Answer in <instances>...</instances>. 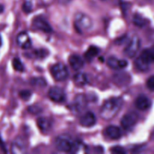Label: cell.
Segmentation results:
<instances>
[{
	"instance_id": "6da1fadb",
	"label": "cell",
	"mask_w": 154,
	"mask_h": 154,
	"mask_svg": "<svg viewBox=\"0 0 154 154\" xmlns=\"http://www.w3.org/2000/svg\"><path fill=\"white\" fill-rule=\"evenodd\" d=\"M123 105V99L122 98H112L107 100L102 105L100 111V116L105 120L114 118L120 111Z\"/></svg>"
},
{
	"instance_id": "7a4b0ae2",
	"label": "cell",
	"mask_w": 154,
	"mask_h": 154,
	"mask_svg": "<svg viewBox=\"0 0 154 154\" xmlns=\"http://www.w3.org/2000/svg\"><path fill=\"white\" fill-rule=\"evenodd\" d=\"M154 63V48H147L141 52L135 60V66L140 71H147L150 66Z\"/></svg>"
},
{
	"instance_id": "3957f363",
	"label": "cell",
	"mask_w": 154,
	"mask_h": 154,
	"mask_svg": "<svg viewBox=\"0 0 154 154\" xmlns=\"http://www.w3.org/2000/svg\"><path fill=\"white\" fill-rule=\"evenodd\" d=\"M55 146L57 150L62 152H77L79 144L77 141L66 135H59L55 140Z\"/></svg>"
},
{
	"instance_id": "277c9868",
	"label": "cell",
	"mask_w": 154,
	"mask_h": 154,
	"mask_svg": "<svg viewBox=\"0 0 154 154\" xmlns=\"http://www.w3.org/2000/svg\"><path fill=\"white\" fill-rule=\"evenodd\" d=\"M75 26L78 32L82 33L88 31L92 28L93 20L88 15L83 13H78L75 18Z\"/></svg>"
},
{
	"instance_id": "5b68a950",
	"label": "cell",
	"mask_w": 154,
	"mask_h": 154,
	"mask_svg": "<svg viewBox=\"0 0 154 154\" xmlns=\"http://www.w3.org/2000/svg\"><path fill=\"white\" fill-rule=\"evenodd\" d=\"M53 78L57 81H63L67 79L69 76V71L67 67L62 63H57L51 69Z\"/></svg>"
},
{
	"instance_id": "8992f818",
	"label": "cell",
	"mask_w": 154,
	"mask_h": 154,
	"mask_svg": "<svg viewBox=\"0 0 154 154\" xmlns=\"http://www.w3.org/2000/svg\"><path fill=\"white\" fill-rule=\"evenodd\" d=\"M140 46H141V42H140L139 38L136 36L133 38L132 40L129 42L126 48L124 50V54L127 56L128 57L133 58L136 56L138 50H139Z\"/></svg>"
},
{
	"instance_id": "52a82bcc",
	"label": "cell",
	"mask_w": 154,
	"mask_h": 154,
	"mask_svg": "<svg viewBox=\"0 0 154 154\" xmlns=\"http://www.w3.org/2000/svg\"><path fill=\"white\" fill-rule=\"evenodd\" d=\"M48 96L52 101L55 102H64L66 98V94L64 90L58 87H53L48 91Z\"/></svg>"
},
{
	"instance_id": "ba28073f",
	"label": "cell",
	"mask_w": 154,
	"mask_h": 154,
	"mask_svg": "<svg viewBox=\"0 0 154 154\" xmlns=\"http://www.w3.org/2000/svg\"><path fill=\"white\" fill-rule=\"evenodd\" d=\"M33 25L36 29L45 33H50L53 31L49 23L42 16H38L35 18L33 20Z\"/></svg>"
},
{
	"instance_id": "9c48e42d",
	"label": "cell",
	"mask_w": 154,
	"mask_h": 154,
	"mask_svg": "<svg viewBox=\"0 0 154 154\" xmlns=\"http://www.w3.org/2000/svg\"><path fill=\"white\" fill-rule=\"evenodd\" d=\"M138 116L135 113H128L122 117L121 125L125 129H131L136 124Z\"/></svg>"
},
{
	"instance_id": "30bf717a",
	"label": "cell",
	"mask_w": 154,
	"mask_h": 154,
	"mask_svg": "<svg viewBox=\"0 0 154 154\" xmlns=\"http://www.w3.org/2000/svg\"><path fill=\"white\" fill-rule=\"evenodd\" d=\"M17 44L22 49H29L32 46V41L26 32H21L17 35L16 38Z\"/></svg>"
},
{
	"instance_id": "8fae6325",
	"label": "cell",
	"mask_w": 154,
	"mask_h": 154,
	"mask_svg": "<svg viewBox=\"0 0 154 154\" xmlns=\"http://www.w3.org/2000/svg\"><path fill=\"white\" fill-rule=\"evenodd\" d=\"M108 66L111 69L120 70L127 67L128 62L125 60H118L115 57H110L108 59Z\"/></svg>"
},
{
	"instance_id": "7c38bea8",
	"label": "cell",
	"mask_w": 154,
	"mask_h": 154,
	"mask_svg": "<svg viewBox=\"0 0 154 154\" xmlns=\"http://www.w3.org/2000/svg\"><path fill=\"white\" fill-rule=\"evenodd\" d=\"M135 105L138 109L141 111H147L151 106V101L147 96L140 95L135 102Z\"/></svg>"
},
{
	"instance_id": "4fadbf2b",
	"label": "cell",
	"mask_w": 154,
	"mask_h": 154,
	"mask_svg": "<svg viewBox=\"0 0 154 154\" xmlns=\"http://www.w3.org/2000/svg\"><path fill=\"white\" fill-rule=\"evenodd\" d=\"M80 123L84 127H92L96 123V117L93 112H87L81 117Z\"/></svg>"
},
{
	"instance_id": "5bb4252c",
	"label": "cell",
	"mask_w": 154,
	"mask_h": 154,
	"mask_svg": "<svg viewBox=\"0 0 154 154\" xmlns=\"http://www.w3.org/2000/svg\"><path fill=\"white\" fill-rule=\"evenodd\" d=\"M87 99L82 94H79L75 98L73 102V109L75 111L80 112L87 108Z\"/></svg>"
},
{
	"instance_id": "9a60e30c",
	"label": "cell",
	"mask_w": 154,
	"mask_h": 154,
	"mask_svg": "<svg viewBox=\"0 0 154 154\" xmlns=\"http://www.w3.org/2000/svg\"><path fill=\"white\" fill-rule=\"evenodd\" d=\"M69 64L75 71H79L84 67V62L82 57L78 54H73L69 57Z\"/></svg>"
},
{
	"instance_id": "2e32d148",
	"label": "cell",
	"mask_w": 154,
	"mask_h": 154,
	"mask_svg": "<svg viewBox=\"0 0 154 154\" xmlns=\"http://www.w3.org/2000/svg\"><path fill=\"white\" fill-rule=\"evenodd\" d=\"M26 145L23 139L20 137H17L11 144V152L14 153H24L25 152Z\"/></svg>"
},
{
	"instance_id": "e0dca14e",
	"label": "cell",
	"mask_w": 154,
	"mask_h": 154,
	"mask_svg": "<svg viewBox=\"0 0 154 154\" xmlns=\"http://www.w3.org/2000/svg\"><path fill=\"white\" fill-rule=\"evenodd\" d=\"M105 132H106L108 138L113 140H117L121 137L122 132L121 130L119 127L116 126H109L106 128L105 129Z\"/></svg>"
},
{
	"instance_id": "ac0fdd59",
	"label": "cell",
	"mask_w": 154,
	"mask_h": 154,
	"mask_svg": "<svg viewBox=\"0 0 154 154\" xmlns=\"http://www.w3.org/2000/svg\"><path fill=\"white\" fill-rule=\"evenodd\" d=\"M37 125L42 132H48L52 127V122L46 117H39L37 120Z\"/></svg>"
},
{
	"instance_id": "d6986e66",
	"label": "cell",
	"mask_w": 154,
	"mask_h": 154,
	"mask_svg": "<svg viewBox=\"0 0 154 154\" xmlns=\"http://www.w3.org/2000/svg\"><path fill=\"white\" fill-rule=\"evenodd\" d=\"M74 83L78 87H84L88 83V78L86 74L79 72V73L75 75L73 78Z\"/></svg>"
},
{
	"instance_id": "ffe728a7",
	"label": "cell",
	"mask_w": 154,
	"mask_h": 154,
	"mask_svg": "<svg viewBox=\"0 0 154 154\" xmlns=\"http://www.w3.org/2000/svg\"><path fill=\"white\" fill-rule=\"evenodd\" d=\"M99 51H100V50L97 47L90 46L87 49V51H86L85 54H84V57L88 61H91L93 59H94V57H96L99 54Z\"/></svg>"
},
{
	"instance_id": "44dd1931",
	"label": "cell",
	"mask_w": 154,
	"mask_h": 154,
	"mask_svg": "<svg viewBox=\"0 0 154 154\" xmlns=\"http://www.w3.org/2000/svg\"><path fill=\"white\" fill-rule=\"evenodd\" d=\"M132 22L135 26L138 27H144L148 23V21L146 18L143 17L141 15L138 14H135L132 17Z\"/></svg>"
},
{
	"instance_id": "7402d4cb",
	"label": "cell",
	"mask_w": 154,
	"mask_h": 154,
	"mask_svg": "<svg viewBox=\"0 0 154 154\" xmlns=\"http://www.w3.org/2000/svg\"><path fill=\"white\" fill-rule=\"evenodd\" d=\"M12 67L15 71L19 72H23L25 70V66H24L23 63L20 60V59L18 57H14L12 60Z\"/></svg>"
},
{
	"instance_id": "603a6c76",
	"label": "cell",
	"mask_w": 154,
	"mask_h": 154,
	"mask_svg": "<svg viewBox=\"0 0 154 154\" xmlns=\"http://www.w3.org/2000/svg\"><path fill=\"white\" fill-rule=\"evenodd\" d=\"M32 85L36 86V87H43L47 85V82L45 81V78H32L30 81Z\"/></svg>"
},
{
	"instance_id": "cb8c5ba5",
	"label": "cell",
	"mask_w": 154,
	"mask_h": 154,
	"mask_svg": "<svg viewBox=\"0 0 154 154\" xmlns=\"http://www.w3.org/2000/svg\"><path fill=\"white\" fill-rule=\"evenodd\" d=\"M19 96L24 101H28L29 99L31 98L32 96V93L31 91H29V90H23L20 91L19 93Z\"/></svg>"
},
{
	"instance_id": "d4e9b609",
	"label": "cell",
	"mask_w": 154,
	"mask_h": 154,
	"mask_svg": "<svg viewBox=\"0 0 154 154\" xmlns=\"http://www.w3.org/2000/svg\"><path fill=\"white\" fill-rule=\"evenodd\" d=\"M22 9H23V11L25 12V13H26V14L30 13V12L32 11V4L31 2L26 1L23 4Z\"/></svg>"
},
{
	"instance_id": "484cf974",
	"label": "cell",
	"mask_w": 154,
	"mask_h": 154,
	"mask_svg": "<svg viewBox=\"0 0 154 154\" xmlns=\"http://www.w3.org/2000/svg\"><path fill=\"white\" fill-rule=\"evenodd\" d=\"M111 153H117V154H124L126 153V150L123 147H120V146H115L113 147L111 150Z\"/></svg>"
},
{
	"instance_id": "4316f807",
	"label": "cell",
	"mask_w": 154,
	"mask_h": 154,
	"mask_svg": "<svg viewBox=\"0 0 154 154\" xmlns=\"http://www.w3.org/2000/svg\"><path fill=\"white\" fill-rule=\"evenodd\" d=\"M147 87L151 91H154V75H152L151 77L147 79Z\"/></svg>"
},
{
	"instance_id": "83f0119b",
	"label": "cell",
	"mask_w": 154,
	"mask_h": 154,
	"mask_svg": "<svg viewBox=\"0 0 154 154\" xmlns=\"http://www.w3.org/2000/svg\"><path fill=\"white\" fill-rule=\"evenodd\" d=\"M29 111L32 114H38L41 111V108H39V106H37V105H32V106L29 108Z\"/></svg>"
},
{
	"instance_id": "f1b7e54d",
	"label": "cell",
	"mask_w": 154,
	"mask_h": 154,
	"mask_svg": "<svg viewBox=\"0 0 154 154\" xmlns=\"http://www.w3.org/2000/svg\"><path fill=\"white\" fill-rule=\"evenodd\" d=\"M0 150L2 152H4V153H8L7 147H6L4 141H3L2 138L1 134H0Z\"/></svg>"
},
{
	"instance_id": "f546056e",
	"label": "cell",
	"mask_w": 154,
	"mask_h": 154,
	"mask_svg": "<svg viewBox=\"0 0 154 154\" xmlns=\"http://www.w3.org/2000/svg\"><path fill=\"white\" fill-rule=\"evenodd\" d=\"M59 2L62 3V4H67V3L70 2L71 1H72V0H58Z\"/></svg>"
},
{
	"instance_id": "4dcf8cb0",
	"label": "cell",
	"mask_w": 154,
	"mask_h": 154,
	"mask_svg": "<svg viewBox=\"0 0 154 154\" xmlns=\"http://www.w3.org/2000/svg\"><path fill=\"white\" fill-rule=\"evenodd\" d=\"M5 11V6L2 4H0V14H2Z\"/></svg>"
},
{
	"instance_id": "1f68e13d",
	"label": "cell",
	"mask_w": 154,
	"mask_h": 154,
	"mask_svg": "<svg viewBox=\"0 0 154 154\" xmlns=\"http://www.w3.org/2000/svg\"><path fill=\"white\" fill-rule=\"evenodd\" d=\"M2 38L1 36V34H0V48H1L2 46Z\"/></svg>"
}]
</instances>
